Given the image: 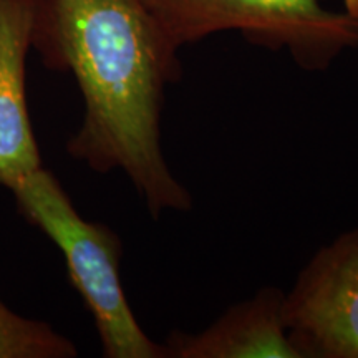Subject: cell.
<instances>
[{
  "label": "cell",
  "instance_id": "6da1fadb",
  "mask_svg": "<svg viewBox=\"0 0 358 358\" xmlns=\"http://www.w3.org/2000/svg\"><path fill=\"white\" fill-rule=\"evenodd\" d=\"M34 52L70 73L83 118L66 153L92 171H122L153 219L191 211L189 189L169 168L161 118L169 85L181 78L145 0H40Z\"/></svg>",
  "mask_w": 358,
  "mask_h": 358
},
{
  "label": "cell",
  "instance_id": "7a4b0ae2",
  "mask_svg": "<svg viewBox=\"0 0 358 358\" xmlns=\"http://www.w3.org/2000/svg\"><path fill=\"white\" fill-rule=\"evenodd\" d=\"M17 211L64 256L69 279L92 313L105 358H168L134 315L122 282L123 244L103 222L77 211L58 178L45 166L7 189Z\"/></svg>",
  "mask_w": 358,
  "mask_h": 358
},
{
  "label": "cell",
  "instance_id": "3957f363",
  "mask_svg": "<svg viewBox=\"0 0 358 358\" xmlns=\"http://www.w3.org/2000/svg\"><path fill=\"white\" fill-rule=\"evenodd\" d=\"M169 47L179 53L209 35L239 32L257 47L285 50L306 71H325L358 45L357 22L324 0H145Z\"/></svg>",
  "mask_w": 358,
  "mask_h": 358
},
{
  "label": "cell",
  "instance_id": "277c9868",
  "mask_svg": "<svg viewBox=\"0 0 358 358\" xmlns=\"http://www.w3.org/2000/svg\"><path fill=\"white\" fill-rule=\"evenodd\" d=\"M302 358H358V227L322 245L284 295Z\"/></svg>",
  "mask_w": 358,
  "mask_h": 358
},
{
  "label": "cell",
  "instance_id": "5b68a950",
  "mask_svg": "<svg viewBox=\"0 0 358 358\" xmlns=\"http://www.w3.org/2000/svg\"><path fill=\"white\" fill-rule=\"evenodd\" d=\"M40 0H0V186L8 187L43 166L27 95Z\"/></svg>",
  "mask_w": 358,
  "mask_h": 358
},
{
  "label": "cell",
  "instance_id": "8992f818",
  "mask_svg": "<svg viewBox=\"0 0 358 358\" xmlns=\"http://www.w3.org/2000/svg\"><path fill=\"white\" fill-rule=\"evenodd\" d=\"M284 295L266 285L198 334L174 330L164 342L168 358H302L285 325Z\"/></svg>",
  "mask_w": 358,
  "mask_h": 358
},
{
  "label": "cell",
  "instance_id": "52a82bcc",
  "mask_svg": "<svg viewBox=\"0 0 358 358\" xmlns=\"http://www.w3.org/2000/svg\"><path fill=\"white\" fill-rule=\"evenodd\" d=\"M78 348L52 324L12 310L0 297V358H75Z\"/></svg>",
  "mask_w": 358,
  "mask_h": 358
},
{
  "label": "cell",
  "instance_id": "ba28073f",
  "mask_svg": "<svg viewBox=\"0 0 358 358\" xmlns=\"http://www.w3.org/2000/svg\"><path fill=\"white\" fill-rule=\"evenodd\" d=\"M343 7L348 17H352L353 20L358 19V0H343Z\"/></svg>",
  "mask_w": 358,
  "mask_h": 358
},
{
  "label": "cell",
  "instance_id": "9c48e42d",
  "mask_svg": "<svg viewBox=\"0 0 358 358\" xmlns=\"http://www.w3.org/2000/svg\"><path fill=\"white\" fill-rule=\"evenodd\" d=\"M355 22H357V27H358V19H357V20H355ZM357 47H358V45H357Z\"/></svg>",
  "mask_w": 358,
  "mask_h": 358
}]
</instances>
